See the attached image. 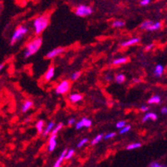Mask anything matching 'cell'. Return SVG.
Masks as SVG:
<instances>
[{
    "instance_id": "obj_1",
    "label": "cell",
    "mask_w": 167,
    "mask_h": 167,
    "mask_svg": "<svg viewBox=\"0 0 167 167\" xmlns=\"http://www.w3.org/2000/svg\"><path fill=\"white\" fill-rule=\"evenodd\" d=\"M42 44H43V38L40 37H38V38H34L33 41H31L27 45L25 51H24V58H28L31 56H33V54H35L39 50Z\"/></svg>"
},
{
    "instance_id": "obj_2",
    "label": "cell",
    "mask_w": 167,
    "mask_h": 167,
    "mask_svg": "<svg viewBox=\"0 0 167 167\" xmlns=\"http://www.w3.org/2000/svg\"><path fill=\"white\" fill-rule=\"evenodd\" d=\"M49 23V18L47 16H39L33 21L34 32L37 35H39L45 30Z\"/></svg>"
},
{
    "instance_id": "obj_3",
    "label": "cell",
    "mask_w": 167,
    "mask_h": 167,
    "mask_svg": "<svg viewBox=\"0 0 167 167\" xmlns=\"http://www.w3.org/2000/svg\"><path fill=\"white\" fill-rule=\"evenodd\" d=\"M28 28L27 27L23 25L18 26V28H16L14 33L12 35V38L10 39V44L12 46L14 45L16 43H18V41H20L23 39L24 36L28 33Z\"/></svg>"
},
{
    "instance_id": "obj_4",
    "label": "cell",
    "mask_w": 167,
    "mask_h": 167,
    "mask_svg": "<svg viewBox=\"0 0 167 167\" xmlns=\"http://www.w3.org/2000/svg\"><path fill=\"white\" fill-rule=\"evenodd\" d=\"M71 82L68 80H63L58 84L55 89V91L57 94L59 95H63V94L68 92L70 88H71Z\"/></svg>"
},
{
    "instance_id": "obj_5",
    "label": "cell",
    "mask_w": 167,
    "mask_h": 167,
    "mask_svg": "<svg viewBox=\"0 0 167 167\" xmlns=\"http://www.w3.org/2000/svg\"><path fill=\"white\" fill-rule=\"evenodd\" d=\"M75 13L78 17H86V16H88L92 13V8L91 7H89V6L83 5V4L79 5L77 8Z\"/></svg>"
},
{
    "instance_id": "obj_6",
    "label": "cell",
    "mask_w": 167,
    "mask_h": 167,
    "mask_svg": "<svg viewBox=\"0 0 167 167\" xmlns=\"http://www.w3.org/2000/svg\"><path fill=\"white\" fill-rule=\"evenodd\" d=\"M91 124H92V122L91 120L86 118V117H84L81 120H80L78 122H77L76 124V129L80 130L81 129L82 127H86V128H89V127H91Z\"/></svg>"
},
{
    "instance_id": "obj_7",
    "label": "cell",
    "mask_w": 167,
    "mask_h": 167,
    "mask_svg": "<svg viewBox=\"0 0 167 167\" xmlns=\"http://www.w3.org/2000/svg\"><path fill=\"white\" fill-rule=\"evenodd\" d=\"M65 51L63 48H61V47H59V48H56L54 49H53L50 52H48L47 54H46V58L48 59H53L54 58H56L57 56L60 55L61 53H63Z\"/></svg>"
},
{
    "instance_id": "obj_8",
    "label": "cell",
    "mask_w": 167,
    "mask_h": 167,
    "mask_svg": "<svg viewBox=\"0 0 167 167\" xmlns=\"http://www.w3.org/2000/svg\"><path fill=\"white\" fill-rule=\"evenodd\" d=\"M56 138H57V135H51L48 146V151L49 152H53L57 147V140H56Z\"/></svg>"
},
{
    "instance_id": "obj_9",
    "label": "cell",
    "mask_w": 167,
    "mask_h": 167,
    "mask_svg": "<svg viewBox=\"0 0 167 167\" xmlns=\"http://www.w3.org/2000/svg\"><path fill=\"white\" fill-rule=\"evenodd\" d=\"M54 73H55V67L54 66H51L48 67V71L45 73V76H44V79L45 81H51L53 77H54Z\"/></svg>"
},
{
    "instance_id": "obj_10",
    "label": "cell",
    "mask_w": 167,
    "mask_h": 167,
    "mask_svg": "<svg viewBox=\"0 0 167 167\" xmlns=\"http://www.w3.org/2000/svg\"><path fill=\"white\" fill-rule=\"evenodd\" d=\"M164 67L162 66L161 64H158L155 67L154 73L153 74H154V76L155 77H160L163 75V73H164Z\"/></svg>"
},
{
    "instance_id": "obj_11",
    "label": "cell",
    "mask_w": 167,
    "mask_h": 167,
    "mask_svg": "<svg viewBox=\"0 0 167 167\" xmlns=\"http://www.w3.org/2000/svg\"><path fill=\"white\" fill-rule=\"evenodd\" d=\"M140 41H141V39H140L139 38H133L129 39V40L125 41V42L122 43L121 45H122V47H129V46H132L135 45V44H137V43H139Z\"/></svg>"
},
{
    "instance_id": "obj_12",
    "label": "cell",
    "mask_w": 167,
    "mask_h": 167,
    "mask_svg": "<svg viewBox=\"0 0 167 167\" xmlns=\"http://www.w3.org/2000/svg\"><path fill=\"white\" fill-rule=\"evenodd\" d=\"M82 98H83L82 95L79 93H72L69 96V100H70L71 102H72V103L79 102V101H81V100H82Z\"/></svg>"
},
{
    "instance_id": "obj_13",
    "label": "cell",
    "mask_w": 167,
    "mask_h": 167,
    "mask_svg": "<svg viewBox=\"0 0 167 167\" xmlns=\"http://www.w3.org/2000/svg\"><path fill=\"white\" fill-rule=\"evenodd\" d=\"M157 115L155 113H153V112H147L146 114L143 117V119H142V122H146L148 120H153V121H155L157 120Z\"/></svg>"
},
{
    "instance_id": "obj_14",
    "label": "cell",
    "mask_w": 167,
    "mask_h": 167,
    "mask_svg": "<svg viewBox=\"0 0 167 167\" xmlns=\"http://www.w3.org/2000/svg\"><path fill=\"white\" fill-rule=\"evenodd\" d=\"M54 127H55V122H50L48 123L47 127H46V129L43 131L42 134H43L44 137H47V136H48V134H50L51 132H52L53 128H54Z\"/></svg>"
},
{
    "instance_id": "obj_15",
    "label": "cell",
    "mask_w": 167,
    "mask_h": 167,
    "mask_svg": "<svg viewBox=\"0 0 167 167\" xmlns=\"http://www.w3.org/2000/svg\"><path fill=\"white\" fill-rule=\"evenodd\" d=\"M67 151V149H65L62 152V154L60 155V156L58 157V159L57 160V161L55 162V164L53 165V167H60L61 166L62 163L63 161L64 157H65V155H66Z\"/></svg>"
},
{
    "instance_id": "obj_16",
    "label": "cell",
    "mask_w": 167,
    "mask_h": 167,
    "mask_svg": "<svg viewBox=\"0 0 167 167\" xmlns=\"http://www.w3.org/2000/svg\"><path fill=\"white\" fill-rule=\"evenodd\" d=\"M33 102L32 101H30V100H27V101H25L24 102H23V106H22V111L23 112H27V111L29 110V109L33 106Z\"/></svg>"
},
{
    "instance_id": "obj_17",
    "label": "cell",
    "mask_w": 167,
    "mask_h": 167,
    "mask_svg": "<svg viewBox=\"0 0 167 167\" xmlns=\"http://www.w3.org/2000/svg\"><path fill=\"white\" fill-rule=\"evenodd\" d=\"M161 101V98L159 95H154L148 100L149 104H160Z\"/></svg>"
},
{
    "instance_id": "obj_18",
    "label": "cell",
    "mask_w": 167,
    "mask_h": 167,
    "mask_svg": "<svg viewBox=\"0 0 167 167\" xmlns=\"http://www.w3.org/2000/svg\"><path fill=\"white\" fill-rule=\"evenodd\" d=\"M161 28V23L160 22H155L153 23L151 26L146 28V31H155Z\"/></svg>"
},
{
    "instance_id": "obj_19",
    "label": "cell",
    "mask_w": 167,
    "mask_h": 167,
    "mask_svg": "<svg viewBox=\"0 0 167 167\" xmlns=\"http://www.w3.org/2000/svg\"><path fill=\"white\" fill-rule=\"evenodd\" d=\"M128 61V58L126 57H122V58H118L115 59L114 61L112 62L113 65H120V64H124Z\"/></svg>"
},
{
    "instance_id": "obj_20",
    "label": "cell",
    "mask_w": 167,
    "mask_h": 167,
    "mask_svg": "<svg viewBox=\"0 0 167 167\" xmlns=\"http://www.w3.org/2000/svg\"><path fill=\"white\" fill-rule=\"evenodd\" d=\"M115 81L118 84H122L126 81V76L123 73L117 74L116 77H115Z\"/></svg>"
},
{
    "instance_id": "obj_21",
    "label": "cell",
    "mask_w": 167,
    "mask_h": 167,
    "mask_svg": "<svg viewBox=\"0 0 167 167\" xmlns=\"http://www.w3.org/2000/svg\"><path fill=\"white\" fill-rule=\"evenodd\" d=\"M43 127H44V121L43 120H39L36 124V128L38 130V133H43Z\"/></svg>"
},
{
    "instance_id": "obj_22",
    "label": "cell",
    "mask_w": 167,
    "mask_h": 167,
    "mask_svg": "<svg viewBox=\"0 0 167 167\" xmlns=\"http://www.w3.org/2000/svg\"><path fill=\"white\" fill-rule=\"evenodd\" d=\"M103 134H98L97 136H96V137H94L93 140L91 141V145H96L97 144V143H99V142L101 141V140L103 139Z\"/></svg>"
},
{
    "instance_id": "obj_23",
    "label": "cell",
    "mask_w": 167,
    "mask_h": 167,
    "mask_svg": "<svg viewBox=\"0 0 167 167\" xmlns=\"http://www.w3.org/2000/svg\"><path fill=\"white\" fill-rule=\"evenodd\" d=\"M125 25V22L122 20H115L113 23H112V27L114 28H122L123 26Z\"/></svg>"
},
{
    "instance_id": "obj_24",
    "label": "cell",
    "mask_w": 167,
    "mask_h": 167,
    "mask_svg": "<svg viewBox=\"0 0 167 167\" xmlns=\"http://www.w3.org/2000/svg\"><path fill=\"white\" fill-rule=\"evenodd\" d=\"M153 23V22H152L151 20H145L143 23L141 24V26H140V28H141V29H145V30H146V28L149 27V26H151Z\"/></svg>"
},
{
    "instance_id": "obj_25",
    "label": "cell",
    "mask_w": 167,
    "mask_h": 167,
    "mask_svg": "<svg viewBox=\"0 0 167 167\" xmlns=\"http://www.w3.org/2000/svg\"><path fill=\"white\" fill-rule=\"evenodd\" d=\"M141 146V144L139 143V142H137V143H132V144H130L127 146V150L130 151V150L137 149V148H140Z\"/></svg>"
},
{
    "instance_id": "obj_26",
    "label": "cell",
    "mask_w": 167,
    "mask_h": 167,
    "mask_svg": "<svg viewBox=\"0 0 167 167\" xmlns=\"http://www.w3.org/2000/svg\"><path fill=\"white\" fill-rule=\"evenodd\" d=\"M63 123H59V124L57 125V127H55L53 129V131L51 132V135H57L58 134V132L60 131V130L63 128Z\"/></svg>"
},
{
    "instance_id": "obj_27",
    "label": "cell",
    "mask_w": 167,
    "mask_h": 167,
    "mask_svg": "<svg viewBox=\"0 0 167 167\" xmlns=\"http://www.w3.org/2000/svg\"><path fill=\"white\" fill-rule=\"evenodd\" d=\"M74 154H75V151H74L73 149L67 150V151L66 155H65V157H64V159H66V160L71 159L72 157L74 155Z\"/></svg>"
},
{
    "instance_id": "obj_28",
    "label": "cell",
    "mask_w": 167,
    "mask_h": 167,
    "mask_svg": "<svg viewBox=\"0 0 167 167\" xmlns=\"http://www.w3.org/2000/svg\"><path fill=\"white\" fill-rule=\"evenodd\" d=\"M131 128H132V127L130 126V125H126L123 128H122L121 129V131L119 132V133L121 135H123L125 134V133H127V132H129L130 130H131Z\"/></svg>"
},
{
    "instance_id": "obj_29",
    "label": "cell",
    "mask_w": 167,
    "mask_h": 167,
    "mask_svg": "<svg viewBox=\"0 0 167 167\" xmlns=\"http://www.w3.org/2000/svg\"><path fill=\"white\" fill-rule=\"evenodd\" d=\"M149 167H167V166L166 165L161 164V163H160V162L153 161L150 164Z\"/></svg>"
},
{
    "instance_id": "obj_30",
    "label": "cell",
    "mask_w": 167,
    "mask_h": 167,
    "mask_svg": "<svg viewBox=\"0 0 167 167\" xmlns=\"http://www.w3.org/2000/svg\"><path fill=\"white\" fill-rule=\"evenodd\" d=\"M80 76H81V72H75L72 74L71 79L72 81H76V80H77L80 77Z\"/></svg>"
},
{
    "instance_id": "obj_31",
    "label": "cell",
    "mask_w": 167,
    "mask_h": 167,
    "mask_svg": "<svg viewBox=\"0 0 167 167\" xmlns=\"http://www.w3.org/2000/svg\"><path fill=\"white\" fill-rule=\"evenodd\" d=\"M88 142V138H83L82 140H81L80 141H79V143L77 144V148H81V147L83 146L84 145H86V143Z\"/></svg>"
},
{
    "instance_id": "obj_32",
    "label": "cell",
    "mask_w": 167,
    "mask_h": 167,
    "mask_svg": "<svg viewBox=\"0 0 167 167\" xmlns=\"http://www.w3.org/2000/svg\"><path fill=\"white\" fill-rule=\"evenodd\" d=\"M116 133L115 132H110V133H107V134H106L105 136H104V139L105 140H109V139H111V138H113V137H116Z\"/></svg>"
},
{
    "instance_id": "obj_33",
    "label": "cell",
    "mask_w": 167,
    "mask_h": 167,
    "mask_svg": "<svg viewBox=\"0 0 167 167\" xmlns=\"http://www.w3.org/2000/svg\"><path fill=\"white\" fill-rule=\"evenodd\" d=\"M126 125H127V122H125V121H120V122H117L116 127H117V128H118V129H122Z\"/></svg>"
},
{
    "instance_id": "obj_34",
    "label": "cell",
    "mask_w": 167,
    "mask_h": 167,
    "mask_svg": "<svg viewBox=\"0 0 167 167\" xmlns=\"http://www.w3.org/2000/svg\"><path fill=\"white\" fill-rule=\"evenodd\" d=\"M151 0H141L140 3H141V6H146L151 3Z\"/></svg>"
},
{
    "instance_id": "obj_35",
    "label": "cell",
    "mask_w": 167,
    "mask_h": 167,
    "mask_svg": "<svg viewBox=\"0 0 167 167\" xmlns=\"http://www.w3.org/2000/svg\"><path fill=\"white\" fill-rule=\"evenodd\" d=\"M67 123H68V125H70V126L76 124V119H75V118H71V119L68 120Z\"/></svg>"
},
{
    "instance_id": "obj_36",
    "label": "cell",
    "mask_w": 167,
    "mask_h": 167,
    "mask_svg": "<svg viewBox=\"0 0 167 167\" xmlns=\"http://www.w3.org/2000/svg\"><path fill=\"white\" fill-rule=\"evenodd\" d=\"M105 80L107 81H110L112 80V76L111 75H110V74H107V75H106L105 76Z\"/></svg>"
},
{
    "instance_id": "obj_37",
    "label": "cell",
    "mask_w": 167,
    "mask_h": 167,
    "mask_svg": "<svg viewBox=\"0 0 167 167\" xmlns=\"http://www.w3.org/2000/svg\"><path fill=\"white\" fill-rule=\"evenodd\" d=\"M141 111H149V106H141Z\"/></svg>"
},
{
    "instance_id": "obj_38",
    "label": "cell",
    "mask_w": 167,
    "mask_h": 167,
    "mask_svg": "<svg viewBox=\"0 0 167 167\" xmlns=\"http://www.w3.org/2000/svg\"><path fill=\"white\" fill-rule=\"evenodd\" d=\"M153 47H154V44H149V45H147L146 47V48H145V50H146V51L151 50L152 48H153Z\"/></svg>"
},
{
    "instance_id": "obj_39",
    "label": "cell",
    "mask_w": 167,
    "mask_h": 167,
    "mask_svg": "<svg viewBox=\"0 0 167 167\" xmlns=\"http://www.w3.org/2000/svg\"><path fill=\"white\" fill-rule=\"evenodd\" d=\"M166 113H167V107L166 106H164V107L161 109V114L165 115Z\"/></svg>"
},
{
    "instance_id": "obj_40",
    "label": "cell",
    "mask_w": 167,
    "mask_h": 167,
    "mask_svg": "<svg viewBox=\"0 0 167 167\" xmlns=\"http://www.w3.org/2000/svg\"><path fill=\"white\" fill-rule=\"evenodd\" d=\"M4 67V63H1L0 64V72L3 70V68Z\"/></svg>"
},
{
    "instance_id": "obj_41",
    "label": "cell",
    "mask_w": 167,
    "mask_h": 167,
    "mask_svg": "<svg viewBox=\"0 0 167 167\" xmlns=\"http://www.w3.org/2000/svg\"><path fill=\"white\" fill-rule=\"evenodd\" d=\"M133 81H134V82H140V80L139 79L135 78V79H133Z\"/></svg>"
}]
</instances>
